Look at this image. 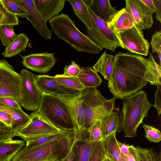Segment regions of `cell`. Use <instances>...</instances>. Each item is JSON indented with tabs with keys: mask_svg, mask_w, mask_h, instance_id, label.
<instances>
[{
	"mask_svg": "<svg viewBox=\"0 0 161 161\" xmlns=\"http://www.w3.org/2000/svg\"><path fill=\"white\" fill-rule=\"evenodd\" d=\"M148 59L131 52H119L115 56L110 91L117 98L123 99L142 91L148 82L161 84V67L149 53Z\"/></svg>",
	"mask_w": 161,
	"mask_h": 161,
	"instance_id": "1",
	"label": "cell"
},
{
	"mask_svg": "<svg viewBox=\"0 0 161 161\" xmlns=\"http://www.w3.org/2000/svg\"><path fill=\"white\" fill-rule=\"evenodd\" d=\"M123 99L117 132L123 130L125 137L133 138L136 136L138 127L148 116V112L153 105L146 92L142 90Z\"/></svg>",
	"mask_w": 161,
	"mask_h": 161,
	"instance_id": "2",
	"label": "cell"
},
{
	"mask_svg": "<svg viewBox=\"0 0 161 161\" xmlns=\"http://www.w3.org/2000/svg\"><path fill=\"white\" fill-rule=\"evenodd\" d=\"M49 23L52 32L78 51L97 54L103 50L79 31L68 15L61 13L53 18Z\"/></svg>",
	"mask_w": 161,
	"mask_h": 161,
	"instance_id": "3",
	"label": "cell"
},
{
	"mask_svg": "<svg viewBox=\"0 0 161 161\" xmlns=\"http://www.w3.org/2000/svg\"><path fill=\"white\" fill-rule=\"evenodd\" d=\"M37 111L52 125L61 131L76 130L67 104L58 96L42 93Z\"/></svg>",
	"mask_w": 161,
	"mask_h": 161,
	"instance_id": "4",
	"label": "cell"
},
{
	"mask_svg": "<svg viewBox=\"0 0 161 161\" xmlns=\"http://www.w3.org/2000/svg\"><path fill=\"white\" fill-rule=\"evenodd\" d=\"M85 114L83 129L88 130L97 120L113 111L117 99L114 97L107 99L97 88H85L80 91Z\"/></svg>",
	"mask_w": 161,
	"mask_h": 161,
	"instance_id": "5",
	"label": "cell"
},
{
	"mask_svg": "<svg viewBox=\"0 0 161 161\" xmlns=\"http://www.w3.org/2000/svg\"><path fill=\"white\" fill-rule=\"evenodd\" d=\"M74 139L73 136L66 140L51 141L33 147L25 146L11 161H38L53 155L62 158L69 152Z\"/></svg>",
	"mask_w": 161,
	"mask_h": 161,
	"instance_id": "6",
	"label": "cell"
},
{
	"mask_svg": "<svg viewBox=\"0 0 161 161\" xmlns=\"http://www.w3.org/2000/svg\"><path fill=\"white\" fill-rule=\"evenodd\" d=\"M92 19L91 28H86L87 36L101 48L114 52L120 45L115 32L108 24L97 16L88 7Z\"/></svg>",
	"mask_w": 161,
	"mask_h": 161,
	"instance_id": "7",
	"label": "cell"
},
{
	"mask_svg": "<svg viewBox=\"0 0 161 161\" xmlns=\"http://www.w3.org/2000/svg\"><path fill=\"white\" fill-rule=\"evenodd\" d=\"M21 82L19 91L20 105L28 110L37 111L42 93L36 82L37 75L26 69L21 70Z\"/></svg>",
	"mask_w": 161,
	"mask_h": 161,
	"instance_id": "8",
	"label": "cell"
},
{
	"mask_svg": "<svg viewBox=\"0 0 161 161\" xmlns=\"http://www.w3.org/2000/svg\"><path fill=\"white\" fill-rule=\"evenodd\" d=\"M30 121L15 133L25 142L37 139L62 132L45 119L37 111L32 113Z\"/></svg>",
	"mask_w": 161,
	"mask_h": 161,
	"instance_id": "9",
	"label": "cell"
},
{
	"mask_svg": "<svg viewBox=\"0 0 161 161\" xmlns=\"http://www.w3.org/2000/svg\"><path fill=\"white\" fill-rule=\"evenodd\" d=\"M21 82L20 75L12 66L4 59L0 60V98H12L20 103Z\"/></svg>",
	"mask_w": 161,
	"mask_h": 161,
	"instance_id": "10",
	"label": "cell"
},
{
	"mask_svg": "<svg viewBox=\"0 0 161 161\" xmlns=\"http://www.w3.org/2000/svg\"><path fill=\"white\" fill-rule=\"evenodd\" d=\"M115 32L122 48L138 55H148L149 43L135 25L124 31Z\"/></svg>",
	"mask_w": 161,
	"mask_h": 161,
	"instance_id": "11",
	"label": "cell"
},
{
	"mask_svg": "<svg viewBox=\"0 0 161 161\" xmlns=\"http://www.w3.org/2000/svg\"><path fill=\"white\" fill-rule=\"evenodd\" d=\"M125 8L129 13L137 28L141 31L151 28L153 23V14L141 0H126Z\"/></svg>",
	"mask_w": 161,
	"mask_h": 161,
	"instance_id": "12",
	"label": "cell"
},
{
	"mask_svg": "<svg viewBox=\"0 0 161 161\" xmlns=\"http://www.w3.org/2000/svg\"><path fill=\"white\" fill-rule=\"evenodd\" d=\"M21 62L26 68L37 72L45 73L54 66L56 59L53 53H43L22 56Z\"/></svg>",
	"mask_w": 161,
	"mask_h": 161,
	"instance_id": "13",
	"label": "cell"
},
{
	"mask_svg": "<svg viewBox=\"0 0 161 161\" xmlns=\"http://www.w3.org/2000/svg\"><path fill=\"white\" fill-rule=\"evenodd\" d=\"M36 83L42 93L57 96L76 95L80 92L62 85L54 77L48 75H37Z\"/></svg>",
	"mask_w": 161,
	"mask_h": 161,
	"instance_id": "14",
	"label": "cell"
},
{
	"mask_svg": "<svg viewBox=\"0 0 161 161\" xmlns=\"http://www.w3.org/2000/svg\"><path fill=\"white\" fill-rule=\"evenodd\" d=\"M26 11V19L37 32L45 40L52 38V32L48 28L47 22L43 18L34 4L33 0H16Z\"/></svg>",
	"mask_w": 161,
	"mask_h": 161,
	"instance_id": "15",
	"label": "cell"
},
{
	"mask_svg": "<svg viewBox=\"0 0 161 161\" xmlns=\"http://www.w3.org/2000/svg\"><path fill=\"white\" fill-rule=\"evenodd\" d=\"M73 150L76 161H89L91 154L98 142L89 140L86 132L84 130L74 132Z\"/></svg>",
	"mask_w": 161,
	"mask_h": 161,
	"instance_id": "16",
	"label": "cell"
},
{
	"mask_svg": "<svg viewBox=\"0 0 161 161\" xmlns=\"http://www.w3.org/2000/svg\"><path fill=\"white\" fill-rule=\"evenodd\" d=\"M67 104L71 113L76 130L83 129L85 121V114L80 92L76 95L58 96Z\"/></svg>",
	"mask_w": 161,
	"mask_h": 161,
	"instance_id": "17",
	"label": "cell"
},
{
	"mask_svg": "<svg viewBox=\"0 0 161 161\" xmlns=\"http://www.w3.org/2000/svg\"><path fill=\"white\" fill-rule=\"evenodd\" d=\"M35 5L47 22L58 15L63 9L65 0H33Z\"/></svg>",
	"mask_w": 161,
	"mask_h": 161,
	"instance_id": "18",
	"label": "cell"
},
{
	"mask_svg": "<svg viewBox=\"0 0 161 161\" xmlns=\"http://www.w3.org/2000/svg\"><path fill=\"white\" fill-rule=\"evenodd\" d=\"M89 7L93 13L107 24L109 23L118 10L108 0H90Z\"/></svg>",
	"mask_w": 161,
	"mask_h": 161,
	"instance_id": "19",
	"label": "cell"
},
{
	"mask_svg": "<svg viewBox=\"0 0 161 161\" xmlns=\"http://www.w3.org/2000/svg\"><path fill=\"white\" fill-rule=\"evenodd\" d=\"M25 145L23 140L10 139L0 142V161H11Z\"/></svg>",
	"mask_w": 161,
	"mask_h": 161,
	"instance_id": "20",
	"label": "cell"
},
{
	"mask_svg": "<svg viewBox=\"0 0 161 161\" xmlns=\"http://www.w3.org/2000/svg\"><path fill=\"white\" fill-rule=\"evenodd\" d=\"M108 24L115 32H120L132 28L135 23L131 15L124 8L118 11Z\"/></svg>",
	"mask_w": 161,
	"mask_h": 161,
	"instance_id": "21",
	"label": "cell"
},
{
	"mask_svg": "<svg viewBox=\"0 0 161 161\" xmlns=\"http://www.w3.org/2000/svg\"><path fill=\"white\" fill-rule=\"evenodd\" d=\"M76 16L85 25L86 28L92 26V20L88 10L90 0H68Z\"/></svg>",
	"mask_w": 161,
	"mask_h": 161,
	"instance_id": "22",
	"label": "cell"
},
{
	"mask_svg": "<svg viewBox=\"0 0 161 161\" xmlns=\"http://www.w3.org/2000/svg\"><path fill=\"white\" fill-rule=\"evenodd\" d=\"M114 131L103 140V147L106 156L114 161H125L118 144Z\"/></svg>",
	"mask_w": 161,
	"mask_h": 161,
	"instance_id": "23",
	"label": "cell"
},
{
	"mask_svg": "<svg viewBox=\"0 0 161 161\" xmlns=\"http://www.w3.org/2000/svg\"><path fill=\"white\" fill-rule=\"evenodd\" d=\"M114 58V56L105 51L92 67L96 72L101 74L108 81L112 75Z\"/></svg>",
	"mask_w": 161,
	"mask_h": 161,
	"instance_id": "24",
	"label": "cell"
},
{
	"mask_svg": "<svg viewBox=\"0 0 161 161\" xmlns=\"http://www.w3.org/2000/svg\"><path fill=\"white\" fill-rule=\"evenodd\" d=\"M118 112L113 111L103 116L101 120V130L103 140L112 133L117 131L119 123Z\"/></svg>",
	"mask_w": 161,
	"mask_h": 161,
	"instance_id": "25",
	"label": "cell"
},
{
	"mask_svg": "<svg viewBox=\"0 0 161 161\" xmlns=\"http://www.w3.org/2000/svg\"><path fill=\"white\" fill-rule=\"evenodd\" d=\"M29 39L24 33H20L12 42L6 47L2 54L4 58H11L25 50Z\"/></svg>",
	"mask_w": 161,
	"mask_h": 161,
	"instance_id": "26",
	"label": "cell"
},
{
	"mask_svg": "<svg viewBox=\"0 0 161 161\" xmlns=\"http://www.w3.org/2000/svg\"><path fill=\"white\" fill-rule=\"evenodd\" d=\"M80 68L77 77L86 88H97L101 84V79L93 69L89 67Z\"/></svg>",
	"mask_w": 161,
	"mask_h": 161,
	"instance_id": "27",
	"label": "cell"
},
{
	"mask_svg": "<svg viewBox=\"0 0 161 161\" xmlns=\"http://www.w3.org/2000/svg\"><path fill=\"white\" fill-rule=\"evenodd\" d=\"M0 110L9 114L12 118L11 127L15 133L24 127L30 121V116L22 114L15 109L0 103Z\"/></svg>",
	"mask_w": 161,
	"mask_h": 161,
	"instance_id": "28",
	"label": "cell"
},
{
	"mask_svg": "<svg viewBox=\"0 0 161 161\" xmlns=\"http://www.w3.org/2000/svg\"><path fill=\"white\" fill-rule=\"evenodd\" d=\"M74 135V131L60 132L37 139L27 141L25 147H32L51 141H62L72 137Z\"/></svg>",
	"mask_w": 161,
	"mask_h": 161,
	"instance_id": "29",
	"label": "cell"
},
{
	"mask_svg": "<svg viewBox=\"0 0 161 161\" xmlns=\"http://www.w3.org/2000/svg\"><path fill=\"white\" fill-rule=\"evenodd\" d=\"M54 77L59 83L69 88L80 92L86 88L78 77L63 74H57Z\"/></svg>",
	"mask_w": 161,
	"mask_h": 161,
	"instance_id": "30",
	"label": "cell"
},
{
	"mask_svg": "<svg viewBox=\"0 0 161 161\" xmlns=\"http://www.w3.org/2000/svg\"><path fill=\"white\" fill-rule=\"evenodd\" d=\"M13 24L0 26V39L3 45L6 47L9 45L17 36L14 31Z\"/></svg>",
	"mask_w": 161,
	"mask_h": 161,
	"instance_id": "31",
	"label": "cell"
},
{
	"mask_svg": "<svg viewBox=\"0 0 161 161\" xmlns=\"http://www.w3.org/2000/svg\"><path fill=\"white\" fill-rule=\"evenodd\" d=\"M2 2L5 8L10 13L26 19V11L16 0H2Z\"/></svg>",
	"mask_w": 161,
	"mask_h": 161,
	"instance_id": "32",
	"label": "cell"
},
{
	"mask_svg": "<svg viewBox=\"0 0 161 161\" xmlns=\"http://www.w3.org/2000/svg\"><path fill=\"white\" fill-rule=\"evenodd\" d=\"M19 21L17 16L9 12L3 6L2 2L0 3V26L5 24H19Z\"/></svg>",
	"mask_w": 161,
	"mask_h": 161,
	"instance_id": "33",
	"label": "cell"
},
{
	"mask_svg": "<svg viewBox=\"0 0 161 161\" xmlns=\"http://www.w3.org/2000/svg\"><path fill=\"white\" fill-rule=\"evenodd\" d=\"M143 127L145 133V137L150 142L159 143L161 140V133L153 126L144 124Z\"/></svg>",
	"mask_w": 161,
	"mask_h": 161,
	"instance_id": "34",
	"label": "cell"
},
{
	"mask_svg": "<svg viewBox=\"0 0 161 161\" xmlns=\"http://www.w3.org/2000/svg\"><path fill=\"white\" fill-rule=\"evenodd\" d=\"M87 131L90 141L96 142L103 140L101 130V120H97Z\"/></svg>",
	"mask_w": 161,
	"mask_h": 161,
	"instance_id": "35",
	"label": "cell"
},
{
	"mask_svg": "<svg viewBox=\"0 0 161 161\" xmlns=\"http://www.w3.org/2000/svg\"><path fill=\"white\" fill-rule=\"evenodd\" d=\"M152 52L158 55L159 65L161 66V31H156L153 35L151 42Z\"/></svg>",
	"mask_w": 161,
	"mask_h": 161,
	"instance_id": "36",
	"label": "cell"
},
{
	"mask_svg": "<svg viewBox=\"0 0 161 161\" xmlns=\"http://www.w3.org/2000/svg\"><path fill=\"white\" fill-rule=\"evenodd\" d=\"M105 156L103 140L98 142L90 157L89 161H103Z\"/></svg>",
	"mask_w": 161,
	"mask_h": 161,
	"instance_id": "37",
	"label": "cell"
},
{
	"mask_svg": "<svg viewBox=\"0 0 161 161\" xmlns=\"http://www.w3.org/2000/svg\"><path fill=\"white\" fill-rule=\"evenodd\" d=\"M15 134V132L11 127L0 121V142L13 139Z\"/></svg>",
	"mask_w": 161,
	"mask_h": 161,
	"instance_id": "38",
	"label": "cell"
},
{
	"mask_svg": "<svg viewBox=\"0 0 161 161\" xmlns=\"http://www.w3.org/2000/svg\"><path fill=\"white\" fill-rule=\"evenodd\" d=\"M81 70L80 66L75 61L72 60L70 64L64 68L63 75L77 77Z\"/></svg>",
	"mask_w": 161,
	"mask_h": 161,
	"instance_id": "39",
	"label": "cell"
},
{
	"mask_svg": "<svg viewBox=\"0 0 161 161\" xmlns=\"http://www.w3.org/2000/svg\"><path fill=\"white\" fill-rule=\"evenodd\" d=\"M0 103L13 108L22 114H26L22 109L20 103L14 99L8 97L0 98Z\"/></svg>",
	"mask_w": 161,
	"mask_h": 161,
	"instance_id": "40",
	"label": "cell"
},
{
	"mask_svg": "<svg viewBox=\"0 0 161 161\" xmlns=\"http://www.w3.org/2000/svg\"><path fill=\"white\" fill-rule=\"evenodd\" d=\"M124 156L125 161H140L138 150L133 145L129 146V152Z\"/></svg>",
	"mask_w": 161,
	"mask_h": 161,
	"instance_id": "41",
	"label": "cell"
},
{
	"mask_svg": "<svg viewBox=\"0 0 161 161\" xmlns=\"http://www.w3.org/2000/svg\"><path fill=\"white\" fill-rule=\"evenodd\" d=\"M157 86V89L155 93L154 105L153 106L157 110L158 116L161 114V84Z\"/></svg>",
	"mask_w": 161,
	"mask_h": 161,
	"instance_id": "42",
	"label": "cell"
},
{
	"mask_svg": "<svg viewBox=\"0 0 161 161\" xmlns=\"http://www.w3.org/2000/svg\"><path fill=\"white\" fill-rule=\"evenodd\" d=\"M136 147L138 151L140 161H151L150 149L139 147Z\"/></svg>",
	"mask_w": 161,
	"mask_h": 161,
	"instance_id": "43",
	"label": "cell"
},
{
	"mask_svg": "<svg viewBox=\"0 0 161 161\" xmlns=\"http://www.w3.org/2000/svg\"><path fill=\"white\" fill-rule=\"evenodd\" d=\"M0 121L7 126L11 127L12 123V118L8 113L0 110Z\"/></svg>",
	"mask_w": 161,
	"mask_h": 161,
	"instance_id": "44",
	"label": "cell"
},
{
	"mask_svg": "<svg viewBox=\"0 0 161 161\" xmlns=\"http://www.w3.org/2000/svg\"><path fill=\"white\" fill-rule=\"evenodd\" d=\"M75 137L73 143L68 153L60 161H76L75 155L73 150L75 142Z\"/></svg>",
	"mask_w": 161,
	"mask_h": 161,
	"instance_id": "45",
	"label": "cell"
},
{
	"mask_svg": "<svg viewBox=\"0 0 161 161\" xmlns=\"http://www.w3.org/2000/svg\"><path fill=\"white\" fill-rule=\"evenodd\" d=\"M155 9V18L161 23V0H152Z\"/></svg>",
	"mask_w": 161,
	"mask_h": 161,
	"instance_id": "46",
	"label": "cell"
},
{
	"mask_svg": "<svg viewBox=\"0 0 161 161\" xmlns=\"http://www.w3.org/2000/svg\"><path fill=\"white\" fill-rule=\"evenodd\" d=\"M118 144L119 149L124 155L127 154L129 151V145L118 141Z\"/></svg>",
	"mask_w": 161,
	"mask_h": 161,
	"instance_id": "47",
	"label": "cell"
},
{
	"mask_svg": "<svg viewBox=\"0 0 161 161\" xmlns=\"http://www.w3.org/2000/svg\"><path fill=\"white\" fill-rule=\"evenodd\" d=\"M148 8L152 14L155 13V9L152 0H141Z\"/></svg>",
	"mask_w": 161,
	"mask_h": 161,
	"instance_id": "48",
	"label": "cell"
},
{
	"mask_svg": "<svg viewBox=\"0 0 161 161\" xmlns=\"http://www.w3.org/2000/svg\"><path fill=\"white\" fill-rule=\"evenodd\" d=\"M150 154L151 161H161V152L159 154L157 155L153 149H150Z\"/></svg>",
	"mask_w": 161,
	"mask_h": 161,
	"instance_id": "49",
	"label": "cell"
},
{
	"mask_svg": "<svg viewBox=\"0 0 161 161\" xmlns=\"http://www.w3.org/2000/svg\"><path fill=\"white\" fill-rule=\"evenodd\" d=\"M103 161H114L111 159L107 156L105 155V156L104 157Z\"/></svg>",
	"mask_w": 161,
	"mask_h": 161,
	"instance_id": "50",
	"label": "cell"
},
{
	"mask_svg": "<svg viewBox=\"0 0 161 161\" xmlns=\"http://www.w3.org/2000/svg\"><path fill=\"white\" fill-rule=\"evenodd\" d=\"M48 158V157H47ZM47 158H46L44 159H43V160H39V161H46V159H47Z\"/></svg>",
	"mask_w": 161,
	"mask_h": 161,
	"instance_id": "51",
	"label": "cell"
},
{
	"mask_svg": "<svg viewBox=\"0 0 161 161\" xmlns=\"http://www.w3.org/2000/svg\"><path fill=\"white\" fill-rule=\"evenodd\" d=\"M2 2V0H0V3H1Z\"/></svg>",
	"mask_w": 161,
	"mask_h": 161,
	"instance_id": "52",
	"label": "cell"
}]
</instances>
